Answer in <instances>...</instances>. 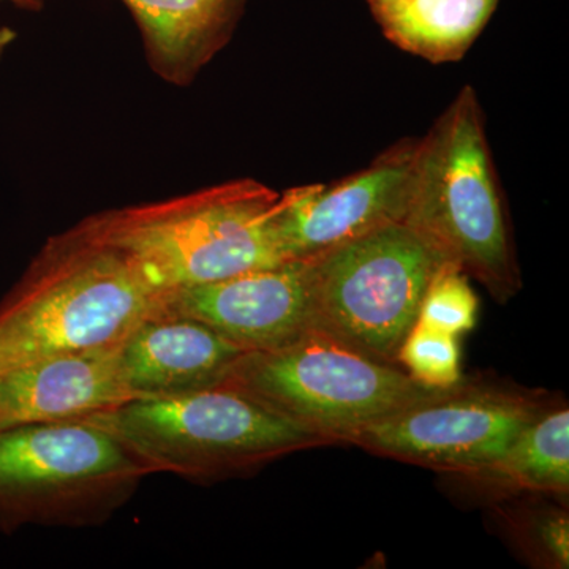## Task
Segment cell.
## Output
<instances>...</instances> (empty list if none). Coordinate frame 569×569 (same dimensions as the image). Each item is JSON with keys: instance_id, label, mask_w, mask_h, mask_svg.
Masks as SVG:
<instances>
[{"instance_id": "6da1fadb", "label": "cell", "mask_w": 569, "mask_h": 569, "mask_svg": "<svg viewBox=\"0 0 569 569\" xmlns=\"http://www.w3.org/2000/svg\"><path fill=\"white\" fill-rule=\"evenodd\" d=\"M167 291L82 219L51 236L0 301V373L48 356L121 346Z\"/></svg>"}, {"instance_id": "7a4b0ae2", "label": "cell", "mask_w": 569, "mask_h": 569, "mask_svg": "<svg viewBox=\"0 0 569 569\" xmlns=\"http://www.w3.org/2000/svg\"><path fill=\"white\" fill-rule=\"evenodd\" d=\"M280 197L254 179H238L168 200L108 209L91 220L170 293L288 261L276 231Z\"/></svg>"}, {"instance_id": "3957f363", "label": "cell", "mask_w": 569, "mask_h": 569, "mask_svg": "<svg viewBox=\"0 0 569 569\" xmlns=\"http://www.w3.org/2000/svg\"><path fill=\"white\" fill-rule=\"evenodd\" d=\"M493 168L485 114L466 86L418 141L403 222L505 305L522 280Z\"/></svg>"}, {"instance_id": "277c9868", "label": "cell", "mask_w": 569, "mask_h": 569, "mask_svg": "<svg viewBox=\"0 0 569 569\" xmlns=\"http://www.w3.org/2000/svg\"><path fill=\"white\" fill-rule=\"evenodd\" d=\"M84 419L121 441L152 475L192 481L234 477L331 445L224 387L133 399Z\"/></svg>"}, {"instance_id": "5b68a950", "label": "cell", "mask_w": 569, "mask_h": 569, "mask_svg": "<svg viewBox=\"0 0 569 569\" xmlns=\"http://www.w3.org/2000/svg\"><path fill=\"white\" fill-rule=\"evenodd\" d=\"M151 470L88 419L0 432V530L102 526Z\"/></svg>"}, {"instance_id": "8992f818", "label": "cell", "mask_w": 569, "mask_h": 569, "mask_svg": "<svg viewBox=\"0 0 569 569\" xmlns=\"http://www.w3.org/2000/svg\"><path fill=\"white\" fill-rule=\"evenodd\" d=\"M220 387L331 445L436 391L318 329L277 350L246 351Z\"/></svg>"}, {"instance_id": "52a82bcc", "label": "cell", "mask_w": 569, "mask_h": 569, "mask_svg": "<svg viewBox=\"0 0 569 569\" xmlns=\"http://www.w3.org/2000/svg\"><path fill=\"white\" fill-rule=\"evenodd\" d=\"M445 261L406 222L385 224L310 258L313 328L369 358L397 365V351Z\"/></svg>"}, {"instance_id": "ba28073f", "label": "cell", "mask_w": 569, "mask_h": 569, "mask_svg": "<svg viewBox=\"0 0 569 569\" xmlns=\"http://www.w3.org/2000/svg\"><path fill=\"white\" fill-rule=\"evenodd\" d=\"M552 400L541 391L462 378L355 430L343 443L459 477L503 455Z\"/></svg>"}, {"instance_id": "9c48e42d", "label": "cell", "mask_w": 569, "mask_h": 569, "mask_svg": "<svg viewBox=\"0 0 569 569\" xmlns=\"http://www.w3.org/2000/svg\"><path fill=\"white\" fill-rule=\"evenodd\" d=\"M418 140L400 141L365 170L280 197L277 239L284 260H310L385 224L403 222Z\"/></svg>"}, {"instance_id": "30bf717a", "label": "cell", "mask_w": 569, "mask_h": 569, "mask_svg": "<svg viewBox=\"0 0 569 569\" xmlns=\"http://www.w3.org/2000/svg\"><path fill=\"white\" fill-rule=\"evenodd\" d=\"M163 307L203 321L246 351L277 350L316 329L309 260L179 288Z\"/></svg>"}, {"instance_id": "8fae6325", "label": "cell", "mask_w": 569, "mask_h": 569, "mask_svg": "<svg viewBox=\"0 0 569 569\" xmlns=\"http://www.w3.org/2000/svg\"><path fill=\"white\" fill-rule=\"evenodd\" d=\"M133 399L118 347L48 356L0 373V432L84 419Z\"/></svg>"}, {"instance_id": "7c38bea8", "label": "cell", "mask_w": 569, "mask_h": 569, "mask_svg": "<svg viewBox=\"0 0 569 569\" xmlns=\"http://www.w3.org/2000/svg\"><path fill=\"white\" fill-rule=\"evenodd\" d=\"M244 353L211 326L164 307L118 346L122 378L134 399L220 387Z\"/></svg>"}, {"instance_id": "4fadbf2b", "label": "cell", "mask_w": 569, "mask_h": 569, "mask_svg": "<svg viewBox=\"0 0 569 569\" xmlns=\"http://www.w3.org/2000/svg\"><path fill=\"white\" fill-rule=\"evenodd\" d=\"M160 80L187 88L233 39L249 0H122Z\"/></svg>"}, {"instance_id": "5bb4252c", "label": "cell", "mask_w": 569, "mask_h": 569, "mask_svg": "<svg viewBox=\"0 0 569 569\" xmlns=\"http://www.w3.org/2000/svg\"><path fill=\"white\" fill-rule=\"evenodd\" d=\"M392 44L432 63L458 62L489 24L500 0H367Z\"/></svg>"}, {"instance_id": "9a60e30c", "label": "cell", "mask_w": 569, "mask_h": 569, "mask_svg": "<svg viewBox=\"0 0 569 569\" xmlns=\"http://www.w3.org/2000/svg\"><path fill=\"white\" fill-rule=\"evenodd\" d=\"M468 485L497 496L569 490V410L552 400L492 462L459 475Z\"/></svg>"}, {"instance_id": "2e32d148", "label": "cell", "mask_w": 569, "mask_h": 569, "mask_svg": "<svg viewBox=\"0 0 569 569\" xmlns=\"http://www.w3.org/2000/svg\"><path fill=\"white\" fill-rule=\"evenodd\" d=\"M459 337L417 321L397 351V365L429 389H447L462 380Z\"/></svg>"}, {"instance_id": "e0dca14e", "label": "cell", "mask_w": 569, "mask_h": 569, "mask_svg": "<svg viewBox=\"0 0 569 569\" xmlns=\"http://www.w3.org/2000/svg\"><path fill=\"white\" fill-rule=\"evenodd\" d=\"M477 316L478 298L468 276L459 266L445 261L427 287L418 321L459 337L475 328Z\"/></svg>"}, {"instance_id": "ac0fdd59", "label": "cell", "mask_w": 569, "mask_h": 569, "mask_svg": "<svg viewBox=\"0 0 569 569\" xmlns=\"http://www.w3.org/2000/svg\"><path fill=\"white\" fill-rule=\"evenodd\" d=\"M520 516L519 537L539 565L567 569L569 563V519L561 508L529 509Z\"/></svg>"}, {"instance_id": "d6986e66", "label": "cell", "mask_w": 569, "mask_h": 569, "mask_svg": "<svg viewBox=\"0 0 569 569\" xmlns=\"http://www.w3.org/2000/svg\"><path fill=\"white\" fill-rule=\"evenodd\" d=\"M14 40H17V32L13 29L0 28V61H2L3 54H6Z\"/></svg>"}, {"instance_id": "ffe728a7", "label": "cell", "mask_w": 569, "mask_h": 569, "mask_svg": "<svg viewBox=\"0 0 569 569\" xmlns=\"http://www.w3.org/2000/svg\"><path fill=\"white\" fill-rule=\"evenodd\" d=\"M0 2L11 3L18 9L29 11H40L44 6V0H0Z\"/></svg>"}]
</instances>
